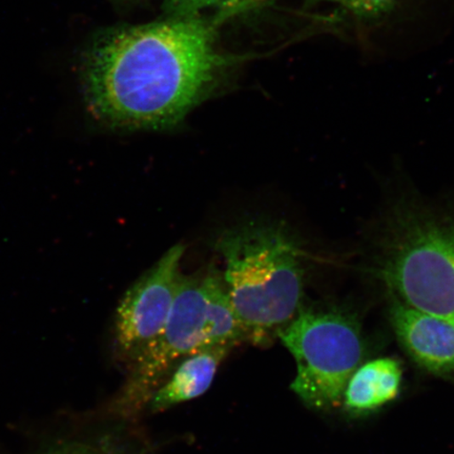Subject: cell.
<instances>
[{
	"instance_id": "obj_1",
	"label": "cell",
	"mask_w": 454,
	"mask_h": 454,
	"mask_svg": "<svg viewBox=\"0 0 454 454\" xmlns=\"http://www.w3.org/2000/svg\"><path fill=\"white\" fill-rule=\"evenodd\" d=\"M221 62L213 27L194 16L124 28L89 56L90 109L111 128L176 126L200 100Z\"/></svg>"
},
{
	"instance_id": "obj_2",
	"label": "cell",
	"mask_w": 454,
	"mask_h": 454,
	"mask_svg": "<svg viewBox=\"0 0 454 454\" xmlns=\"http://www.w3.org/2000/svg\"><path fill=\"white\" fill-rule=\"evenodd\" d=\"M215 248L247 342L270 345L302 308L304 268L296 239L286 225L254 218L221 232Z\"/></svg>"
},
{
	"instance_id": "obj_3",
	"label": "cell",
	"mask_w": 454,
	"mask_h": 454,
	"mask_svg": "<svg viewBox=\"0 0 454 454\" xmlns=\"http://www.w3.org/2000/svg\"><path fill=\"white\" fill-rule=\"evenodd\" d=\"M379 270L402 302L454 322V215L401 202L380 240Z\"/></svg>"
},
{
	"instance_id": "obj_4",
	"label": "cell",
	"mask_w": 454,
	"mask_h": 454,
	"mask_svg": "<svg viewBox=\"0 0 454 454\" xmlns=\"http://www.w3.org/2000/svg\"><path fill=\"white\" fill-rule=\"evenodd\" d=\"M278 338L296 360L291 388L301 401L322 411L342 404L346 385L364 356L356 317L339 309L301 308Z\"/></svg>"
},
{
	"instance_id": "obj_5",
	"label": "cell",
	"mask_w": 454,
	"mask_h": 454,
	"mask_svg": "<svg viewBox=\"0 0 454 454\" xmlns=\"http://www.w3.org/2000/svg\"><path fill=\"white\" fill-rule=\"evenodd\" d=\"M207 323L203 276L181 275L166 326L160 336L129 365L116 411L129 416L144 410L152 395L181 360L207 348Z\"/></svg>"
},
{
	"instance_id": "obj_6",
	"label": "cell",
	"mask_w": 454,
	"mask_h": 454,
	"mask_svg": "<svg viewBox=\"0 0 454 454\" xmlns=\"http://www.w3.org/2000/svg\"><path fill=\"white\" fill-rule=\"evenodd\" d=\"M184 247L175 246L129 289L118 306L115 345L129 366L160 336L181 278Z\"/></svg>"
},
{
	"instance_id": "obj_7",
	"label": "cell",
	"mask_w": 454,
	"mask_h": 454,
	"mask_svg": "<svg viewBox=\"0 0 454 454\" xmlns=\"http://www.w3.org/2000/svg\"><path fill=\"white\" fill-rule=\"evenodd\" d=\"M389 316L397 339L419 366L454 373V322L414 309L395 296Z\"/></svg>"
},
{
	"instance_id": "obj_8",
	"label": "cell",
	"mask_w": 454,
	"mask_h": 454,
	"mask_svg": "<svg viewBox=\"0 0 454 454\" xmlns=\"http://www.w3.org/2000/svg\"><path fill=\"white\" fill-rule=\"evenodd\" d=\"M231 349L230 346H207L185 356L152 395L147 411L161 412L206 394Z\"/></svg>"
},
{
	"instance_id": "obj_9",
	"label": "cell",
	"mask_w": 454,
	"mask_h": 454,
	"mask_svg": "<svg viewBox=\"0 0 454 454\" xmlns=\"http://www.w3.org/2000/svg\"><path fill=\"white\" fill-rule=\"evenodd\" d=\"M403 379L400 363L380 357L357 367L350 377L343 395L346 411L367 413L388 404L399 395Z\"/></svg>"
},
{
	"instance_id": "obj_10",
	"label": "cell",
	"mask_w": 454,
	"mask_h": 454,
	"mask_svg": "<svg viewBox=\"0 0 454 454\" xmlns=\"http://www.w3.org/2000/svg\"><path fill=\"white\" fill-rule=\"evenodd\" d=\"M207 296V337L208 346H230L234 348L247 342L246 333L232 308L223 274L212 268L203 275Z\"/></svg>"
},
{
	"instance_id": "obj_11",
	"label": "cell",
	"mask_w": 454,
	"mask_h": 454,
	"mask_svg": "<svg viewBox=\"0 0 454 454\" xmlns=\"http://www.w3.org/2000/svg\"><path fill=\"white\" fill-rule=\"evenodd\" d=\"M424 0H308L309 4H328L365 27H385L403 20Z\"/></svg>"
},
{
	"instance_id": "obj_12",
	"label": "cell",
	"mask_w": 454,
	"mask_h": 454,
	"mask_svg": "<svg viewBox=\"0 0 454 454\" xmlns=\"http://www.w3.org/2000/svg\"><path fill=\"white\" fill-rule=\"evenodd\" d=\"M119 446L106 436L93 442L74 440L56 442L37 454H128Z\"/></svg>"
},
{
	"instance_id": "obj_13",
	"label": "cell",
	"mask_w": 454,
	"mask_h": 454,
	"mask_svg": "<svg viewBox=\"0 0 454 454\" xmlns=\"http://www.w3.org/2000/svg\"><path fill=\"white\" fill-rule=\"evenodd\" d=\"M239 0H167L170 12L178 17L194 16L202 10L223 7Z\"/></svg>"
}]
</instances>
